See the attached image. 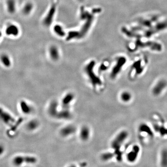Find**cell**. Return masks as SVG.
Wrapping results in <instances>:
<instances>
[{
	"mask_svg": "<svg viewBox=\"0 0 167 167\" xmlns=\"http://www.w3.org/2000/svg\"><path fill=\"white\" fill-rule=\"evenodd\" d=\"M128 136V133L126 131H122L116 136L111 143V147L114 149V155L118 162H121L122 160L123 153L120 148Z\"/></svg>",
	"mask_w": 167,
	"mask_h": 167,
	"instance_id": "obj_1",
	"label": "cell"
},
{
	"mask_svg": "<svg viewBox=\"0 0 167 167\" xmlns=\"http://www.w3.org/2000/svg\"><path fill=\"white\" fill-rule=\"evenodd\" d=\"M95 65V62L91 61L85 68V71L89 77L90 80L93 86H100L102 85V81L96 75L94 72V68Z\"/></svg>",
	"mask_w": 167,
	"mask_h": 167,
	"instance_id": "obj_2",
	"label": "cell"
},
{
	"mask_svg": "<svg viewBox=\"0 0 167 167\" xmlns=\"http://www.w3.org/2000/svg\"><path fill=\"white\" fill-rule=\"evenodd\" d=\"M56 6L57 1L55 0L53 2L48 14L43 20V23L45 26L49 27L53 22V19L56 11Z\"/></svg>",
	"mask_w": 167,
	"mask_h": 167,
	"instance_id": "obj_3",
	"label": "cell"
},
{
	"mask_svg": "<svg viewBox=\"0 0 167 167\" xmlns=\"http://www.w3.org/2000/svg\"><path fill=\"white\" fill-rule=\"evenodd\" d=\"M126 61V59L124 57H121L118 58L116 64L113 68L112 71L110 73V78L111 79H115L118 75V74L121 71L123 67L125 64Z\"/></svg>",
	"mask_w": 167,
	"mask_h": 167,
	"instance_id": "obj_4",
	"label": "cell"
},
{
	"mask_svg": "<svg viewBox=\"0 0 167 167\" xmlns=\"http://www.w3.org/2000/svg\"><path fill=\"white\" fill-rule=\"evenodd\" d=\"M37 162V159L33 157L30 156H18L14 158L13 161V163L15 166H19L23 163L33 164Z\"/></svg>",
	"mask_w": 167,
	"mask_h": 167,
	"instance_id": "obj_5",
	"label": "cell"
},
{
	"mask_svg": "<svg viewBox=\"0 0 167 167\" xmlns=\"http://www.w3.org/2000/svg\"><path fill=\"white\" fill-rule=\"evenodd\" d=\"M139 152H140V148L138 146V145L134 146L132 148V150L128 154L127 156V160L129 162H135L138 157Z\"/></svg>",
	"mask_w": 167,
	"mask_h": 167,
	"instance_id": "obj_6",
	"label": "cell"
},
{
	"mask_svg": "<svg viewBox=\"0 0 167 167\" xmlns=\"http://www.w3.org/2000/svg\"><path fill=\"white\" fill-rule=\"evenodd\" d=\"M0 119L4 122L5 124H11L14 122V118L9 114L0 108Z\"/></svg>",
	"mask_w": 167,
	"mask_h": 167,
	"instance_id": "obj_7",
	"label": "cell"
},
{
	"mask_svg": "<svg viewBox=\"0 0 167 167\" xmlns=\"http://www.w3.org/2000/svg\"><path fill=\"white\" fill-rule=\"evenodd\" d=\"M19 28L14 24H10L6 29V34L9 36H17L19 34Z\"/></svg>",
	"mask_w": 167,
	"mask_h": 167,
	"instance_id": "obj_8",
	"label": "cell"
},
{
	"mask_svg": "<svg viewBox=\"0 0 167 167\" xmlns=\"http://www.w3.org/2000/svg\"><path fill=\"white\" fill-rule=\"evenodd\" d=\"M167 85V82L164 80H161L159 81L153 88V94L155 95H158L160 94L163 90L166 87Z\"/></svg>",
	"mask_w": 167,
	"mask_h": 167,
	"instance_id": "obj_9",
	"label": "cell"
},
{
	"mask_svg": "<svg viewBox=\"0 0 167 167\" xmlns=\"http://www.w3.org/2000/svg\"><path fill=\"white\" fill-rule=\"evenodd\" d=\"M76 131V128L72 125H68L61 129L60 134L63 137H67L74 133Z\"/></svg>",
	"mask_w": 167,
	"mask_h": 167,
	"instance_id": "obj_10",
	"label": "cell"
},
{
	"mask_svg": "<svg viewBox=\"0 0 167 167\" xmlns=\"http://www.w3.org/2000/svg\"><path fill=\"white\" fill-rule=\"evenodd\" d=\"M72 117V114L70 111L67 108H64V110L58 112L55 118L63 119H70Z\"/></svg>",
	"mask_w": 167,
	"mask_h": 167,
	"instance_id": "obj_11",
	"label": "cell"
},
{
	"mask_svg": "<svg viewBox=\"0 0 167 167\" xmlns=\"http://www.w3.org/2000/svg\"><path fill=\"white\" fill-rule=\"evenodd\" d=\"M74 96L72 93H69L64 97L62 101V105L64 106V108H67L68 105L74 99Z\"/></svg>",
	"mask_w": 167,
	"mask_h": 167,
	"instance_id": "obj_12",
	"label": "cell"
},
{
	"mask_svg": "<svg viewBox=\"0 0 167 167\" xmlns=\"http://www.w3.org/2000/svg\"><path fill=\"white\" fill-rule=\"evenodd\" d=\"M90 130L88 127L84 126L81 128L80 131V137L82 140H87L90 137Z\"/></svg>",
	"mask_w": 167,
	"mask_h": 167,
	"instance_id": "obj_13",
	"label": "cell"
},
{
	"mask_svg": "<svg viewBox=\"0 0 167 167\" xmlns=\"http://www.w3.org/2000/svg\"><path fill=\"white\" fill-rule=\"evenodd\" d=\"M58 103L56 101H53L49 106L48 112L49 114L51 115L52 117H56L58 111Z\"/></svg>",
	"mask_w": 167,
	"mask_h": 167,
	"instance_id": "obj_14",
	"label": "cell"
},
{
	"mask_svg": "<svg viewBox=\"0 0 167 167\" xmlns=\"http://www.w3.org/2000/svg\"><path fill=\"white\" fill-rule=\"evenodd\" d=\"M49 53L50 57L53 60H57L59 58V53L57 48L54 46L50 48Z\"/></svg>",
	"mask_w": 167,
	"mask_h": 167,
	"instance_id": "obj_15",
	"label": "cell"
},
{
	"mask_svg": "<svg viewBox=\"0 0 167 167\" xmlns=\"http://www.w3.org/2000/svg\"><path fill=\"white\" fill-rule=\"evenodd\" d=\"M139 130L141 132H145L150 137H153V133L152 131L149 126L147 124H141L139 128Z\"/></svg>",
	"mask_w": 167,
	"mask_h": 167,
	"instance_id": "obj_16",
	"label": "cell"
},
{
	"mask_svg": "<svg viewBox=\"0 0 167 167\" xmlns=\"http://www.w3.org/2000/svg\"><path fill=\"white\" fill-rule=\"evenodd\" d=\"M7 9L10 14H13L15 12L16 4L14 0H8L7 1Z\"/></svg>",
	"mask_w": 167,
	"mask_h": 167,
	"instance_id": "obj_17",
	"label": "cell"
},
{
	"mask_svg": "<svg viewBox=\"0 0 167 167\" xmlns=\"http://www.w3.org/2000/svg\"><path fill=\"white\" fill-rule=\"evenodd\" d=\"M160 163L162 167H167V149H163L161 152Z\"/></svg>",
	"mask_w": 167,
	"mask_h": 167,
	"instance_id": "obj_18",
	"label": "cell"
},
{
	"mask_svg": "<svg viewBox=\"0 0 167 167\" xmlns=\"http://www.w3.org/2000/svg\"><path fill=\"white\" fill-rule=\"evenodd\" d=\"M21 109L26 114L30 113L32 111V108L25 101H22L20 104Z\"/></svg>",
	"mask_w": 167,
	"mask_h": 167,
	"instance_id": "obj_19",
	"label": "cell"
},
{
	"mask_svg": "<svg viewBox=\"0 0 167 167\" xmlns=\"http://www.w3.org/2000/svg\"><path fill=\"white\" fill-rule=\"evenodd\" d=\"M33 4L31 2H27L23 7L22 10L23 13L25 15H29L30 14L33 10Z\"/></svg>",
	"mask_w": 167,
	"mask_h": 167,
	"instance_id": "obj_20",
	"label": "cell"
},
{
	"mask_svg": "<svg viewBox=\"0 0 167 167\" xmlns=\"http://www.w3.org/2000/svg\"><path fill=\"white\" fill-rule=\"evenodd\" d=\"M154 128L156 131L158 132L162 136L167 135V128H165L164 126L155 125L154 126Z\"/></svg>",
	"mask_w": 167,
	"mask_h": 167,
	"instance_id": "obj_21",
	"label": "cell"
},
{
	"mask_svg": "<svg viewBox=\"0 0 167 167\" xmlns=\"http://www.w3.org/2000/svg\"><path fill=\"white\" fill-rule=\"evenodd\" d=\"M0 60L2 64L5 67H9L11 65V61L8 55L6 54H3L0 57Z\"/></svg>",
	"mask_w": 167,
	"mask_h": 167,
	"instance_id": "obj_22",
	"label": "cell"
},
{
	"mask_svg": "<svg viewBox=\"0 0 167 167\" xmlns=\"http://www.w3.org/2000/svg\"><path fill=\"white\" fill-rule=\"evenodd\" d=\"M132 96L128 91H124L121 94V99L124 102H128L131 100Z\"/></svg>",
	"mask_w": 167,
	"mask_h": 167,
	"instance_id": "obj_23",
	"label": "cell"
},
{
	"mask_svg": "<svg viewBox=\"0 0 167 167\" xmlns=\"http://www.w3.org/2000/svg\"><path fill=\"white\" fill-rule=\"evenodd\" d=\"M114 154L107 152V153L103 154L101 155V158L104 161H107L108 160H110V159H112L114 157Z\"/></svg>",
	"mask_w": 167,
	"mask_h": 167,
	"instance_id": "obj_24",
	"label": "cell"
},
{
	"mask_svg": "<svg viewBox=\"0 0 167 167\" xmlns=\"http://www.w3.org/2000/svg\"><path fill=\"white\" fill-rule=\"evenodd\" d=\"M54 31L55 33H56L59 36H63L64 35L65 33L64 32V30L62 29L61 26L57 25H55L54 27Z\"/></svg>",
	"mask_w": 167,
	"mask_h": 167,
	"instance_id": "obj_25",
	"label": "cell"
},
{
	"mask_svg": "<svg viewBox=\"0 0 167 167\" xmlns=\"http://www.w3.org/2000/svg\"><path fill=\"white\" fill-rule=\"evenodd\" d=\"M38 122L36 120L30 121L28 124V128L30 130H33L37 128L38 126Z\"/></svg>",
	"mask_w": 167,
	"mask_h": 167,
	"instance_id": "obj_26",
	"label": "cell"
},
{
	"mask_svg": "<svg viewBox=\"0 0 167 167\" xmlns=\"http://www.w3.org/2000/svg\"><path fill=\"white\" fill-rule=\"evenodd\" d=\"M140 63L137 62V63H136V64L134 65V66L136 67V72L138 74L141 73L143 71V69L141 68Z\"/></svg>",
	"mask_w": 167,
	"mask_h": 167,
	"instance_id": "obj_27",
	"label": "cell"
},
{
	"mask_svg": "<svg viewBox=\"0 0 167 167\" xmlns=\"http://www.w3.org/2000/svg\"><path fill=\"white\" fill-rule=\"evenodd\" d=\"M4 151V148L2 145H0V155L3 153Z\"/></svg>",
	"mask_w": 167,
	"mask_h": 167,
	"instance_id": "obj_28",
	"label": "cell"
},
{
	"mask_svg": "<svg viewBox=\"0 0 167 167\" xmlns=\"http://www.w3.org/2000/svg\"><path fill=\"white\" fill-rule=\"evenodd\" d=\"M1 36H2V33H1V32L0 31V38H1Z\"/></svg>",
	"mask_w": 167,
	"mask_h": 167,
	"instance_id": "obj_29",
	"label": "cell"
},
{
	"mask_svg": "<svg viewBox=\"0 0 167 167\" xmlns=\"http://www.w3.org/2000/svg\"><path fill=\"white\" fill-rule=\"evenodd\" d=\"M70 167H76V166H70Z\"/></svg>",
	"mask_w": 167,
	"mask_h": 167,
	"instance_id": "obj_30",
	"label": "cell"
}]
</instances>
